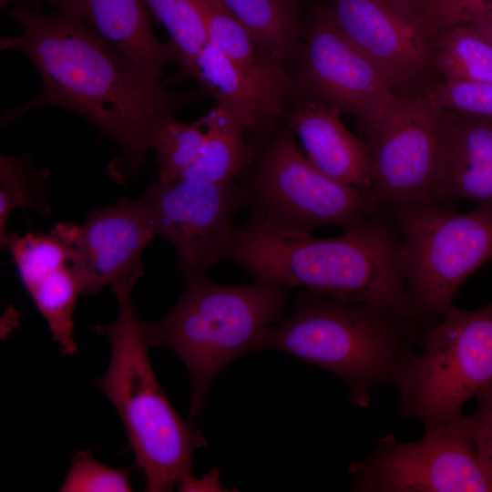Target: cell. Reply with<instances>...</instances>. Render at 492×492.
<instances>
[{"mask_svg": "<svg viewBox=\"0 0 492 492\" xmlns=\"http://www.w3.org/2000/svg\"><path fill=\"white\" fill-rule=\"evenodd\" d=\"M182 294L161 319L141 321L149 346L164 345L191 376L190 416H199L210 385L234 359L258 351L269 328L285 316L290 288L255 282L221 285L207 276L186 278Z\"/></svg>", "mask_w": 492, "mask_h": 492, "instance_id": "obj_5", "label": "cell"}, {"mask_svg": "<svg viewBox=\"0 0 492 492\" xmlns=\"http://www.w3.org/2000/svg\"><path fill=\"white\" fill-rule=\"evenodd\" d=\"M56 228L72 246V264L85 296L142 277L143 251L157 236L141 199L98 207L81 226Z\"/></svg>", "mask_w": 492, "mask_h": 492, "instance_id": "obj_14", "label": "cell"}, {"mask_svg": "<svg viewBox=\"0 0 492 492\" xmlns=\"http://www.w3.org/2000/svg\"><path fill=\"white\" fill-rule=\"evenodd\" d=\"M259 45L287 66L296 62L303 20L296 0H221Z\"/></svg>", "mask_w": 492, "mask_h": 492, "instance_id": "obj_20", "label": "cell"}, {"mask_svg": "<svg viewBox=\"0 0 492 492\" xmlns=\"http://www.w3.org/2000/svg\"><path fill=\"white\" fill-rule=\"evenodd\" d=\"M135 282L112 287L119 306L118 316L111 324L94 327L108 339L111 354L108 370L93 383L124 425L136 464L145 476V491H187L196 478L194 453L206 441L175 411L158 382L132 302Z\"/></svg>", "mask_w": 492, "mask_h": 492, "instance_id": "obj_4", "label": "cell"}, {"mask_svg": "<svg viewBox=\"0 0 492 492\" xmlns=\"http://www.w3.org/2000/svg\"><path fill=\"white\" fill-rule=\"evenodd\" d=\"M475 397L477 406L466 415V423L478 456L492 479V385Z\"/></svg>", "mask_w": 492, "mask_h": 492, "instance_id": "obj_31", "label": "cell"}, {"mask_svg": "<svg viewBox=\"0 0 492 492\" xmlns=\"http://www.w3.org/2000/svg\"><path fill=\"white\" fill-rule=\"evenodd\" d=\"M470 25L492 43V17L479 20Z\"/></svg>", "mask_w": 492, "mask_h": 492, "instance_id": "obj_34", "label": "cell"}, {"mask_svg": "<svg viewBox=\"0 0 492 492\" xmlns=\"http://www.w3.org/2000/svg\"><path fill=\"white\" fill-rule=\"evenodd\" d=\"M157 235L170 242L185 279L207 276L227 260L244 208L236 181L212 183L190 179L153 183L141 198Z\"/></svg>", "mask_w": 492, "mask_h": 492, "instance_id": "obj_12", "label": "cell"}, {"mask_svg": "<svg viewBox=\"0 0 492 492\" xmlns=\"http://www.w3.org/2000/svg\"><path fill=\"white\" fill-rule=\"evenodd\" d=\"M420 94L446 110L492 117V84L432 81Z\"/></svg>", "mask_w": 492, "mask_h": 492, "instance_id": "obj_29", "label": "cell"}, {"mask_svg": "<svg viewBox=\"0 0 492 492\" xmlns=\"http://www.w3.org/2000/svg\"><path fill=\"white\" fill-rule=\"evenodd\" d=\"M59 12L81 19L146 75L162 79L173 62L169 44L156 36L143 0H49Z\"/></svg>", "mask_w": 492, "mask_h": 492, "instance_id": "obj_18", "label": "cell"}, {"mask_svg": "<svg viewBox=\"0 0 492 492\" xmlns=\"http://www.w3.org/2000/svg\"><path fill=\"white\" fill-rule=\"evenodd\" d=\"M26 290L46 320L62 354H74L77 344L74 340L73 313L82 289L73 264L46 274Z\"/></svg>", "mask_w": 492, "mask_h": 492, "instance_id": "obj_23", "label": "cell"}, {"mask_svg": "<svg viewBox=\"0 0 492 492\" xmlns=\"http://www.w3.org/2000/svg\"><path fill=\"white\" fill-rule=\"evenodd\" d=\"M48 172L37 168L26 154L0 157V241L5 247L8 232L7 220L15 209L32 208L48 216Z\"/></svg>", "mask_w": 492, "mask_h": 492, "instance_id": "obj_25", "label": "cell"}, {"mask_svg": "<svg viewBox=\"0 0 492 492\" xmlns=\"http://www.w3.org/2000/svg\"><path fill=\"white\" fill-rule=\"evenodd\" d=\"M203 14L208 41L230 60L263 80L294 84L287 66L270 55L221 0H198Z\"/></svg>", "mask_w": 492, "mask_h": 492, "instance_id": "obj_19", "label": "cell"}, {"mask_svg": "<svg viewBox=\"0 0 492 492\" xmlns=\"http://www.w3.org/2000/svg\"><path fill=\"white\" fill-rule=\"evenodd\" d=\"M13 0H0V6H1V9H4L8 4L9 2H11ZM49 1V0H47Z\"/></svg>", "mask_w": 492, "mask_h": 492, "instance_id": "obj_35", "label": "cell"}, {"mask_svg": "<svg viewBox=\"0 0 492 492\" xmlns=\"http://www.w3.org/2000/svg\"><path fill=\"white\" fill-rule=\"evenodd\" d=\"M169 35L173 62L179 77H194L196 60L208 44V35L198 0H143Z\"/></svg>", "mask_w": 492, "mask_h": 492, "instance_id": "obj_24", "label": "cell"}, {"mask_svg": "<svg viewBox=\"0 0 492 492\" xmlns=\"http://www.w3.org/2000/svg\"><path fill=\"white\" fill-rule=\"evenodd\" d=\"M295 96L353 116L364 132L399 97L380 68L334 25L323 5L303 22Z\"/></svg>", "mask_w": 492, "mask_h": 492, "instance_id": "obj_10", "label": "cell"}, {"mask_svg": "<svg viewBox=\"0 0 492 492\" xmlns=\"http://www.w3.org/2000/svg\"><path fill=\"white\" fill-rule=\"evenodd\" d=\"M380 207L333 238L272 225L251 215L236 228L227 261L255 282L306 291L344 302L398 311L415 320L405 283L403 246Z\"/></svg>", "mask_w": 492, "mask_h": 492, "instance_id": "obj_2", "label": "cell"}, {"mask_svg": "<svg viewBox=\"0 0 492 492\" xmlns=\"http://www.w3.org/2000/svg\"><path fill=\"white\" fill-rule=\"evenodd\" d=\"M422 325L398 311L305 290L291 313L267 330L258 351H281L335 374L348 386L350 401L366 407L375 387L395 386L416 355Z\"/></svg>", "mask_w": 492, "mask_h": 492, "instance_id": "obj_3", "label": "cell"}, {"mask_svg": "<svg viewBox=\"0 0 492 492\" xmlns=\"http://www.w3.org/2000/svg\"><path fill=\"white\" fill-rule=\"evenodd\" d=\"M492 205V117L443 109L434 204Z\"/></svg>", "mask_w": 492, "mask_h": 492, "instance_id": "obj_15", "label": "cell"}, {"mask_svg": "<svg viewBox=\"0 0 492 492\" xmlns=\"http://www.w3.org/2000/svg\"><path fill=\"white\" fill-rule=\"evenodd\" d=\"M420 346L395 387L401 415L425 426L463 414L492 385V301L476 310L452 305L427 326Z\"/></svg>", "mask_w": 492, "mask_h": 492, "instance_id": "obj_8", "label": "cell"}, {"mask_svg": "<svg viewBox=\"0 0 492 492\" xmlns=\"http://www.w3.org/2000/svg\"><path fill=\"white\" fill-rule=\"evenodd\" d=\"M194 79L250 133L266 129L285 118L294 99V85L259 78L241 68L208 44L196 60Z\"/></svg>", "mask_w": 492, "mask_h": 492, "instance_id": "obj_16", "label": "cell"}, {"mask_svg": "<svg viewBox=\"0 0 492 492\" xmlns=\"http://www.w3.org/2000/svg\"><path fill=\"white\" fill-rule=\"evenodd\" d=\"M443 108L422 94L399 96L366 132L374 202L434 203Z\"/></svg>", "mask_w": 492, "mask_h": 492, "instance_id": "obj_11", "label": "cell"}, {"mask_svg": "<svg viewBox=\"0 0 492 492\" xmlns=\"http://www.w3.org/2000/svg\"><path fill=\"white\" fill-rule=\"evenodd\" d=\"M424 427V436L414 442H401L392 434L379 438L366 458L349 466L351 490L492 492L466 415Z\"/></svg>", "mask_w": 492, "mask_h": 492, "instance_id": "obj_9", "label": "cell"}, {"mask_svg": "<svg viewBox=\"0 0 492 492\" xmlns=\"http://www.w3.org/2000/svg\"><path fill=\"white\" fill-rule=\"evenodd\" d=\"M10 15L22 33L2 37L0 48L27 56L42 85L36 97L5 110L2 123L10 124L42 107L71 110L120 148L110 166L117 180L136 174L159 128L193 96L146 75L81 19L59 11L44 14L22 4Z\"/></svg>", "mask_w": 492, "mask_h": 492, "instance_id": "obj_1", "label": "cell"}, {"mask_svg": "<svg viewBox=\"0 0 492 492\" xmlns=\"http://www.w3.org/2000/svg\"><path fill=\"white\" fill-rule=\"evenodd\" d=\"M230 491V489H224L219 480V472L214 469L210 475L204 477L203 479L195 478L190 486L188 491Z\"/></svg>", "mask_w": 492, "mask_h": 492, "instance_id": "obj_32", "label": "cell"}, {"mask_svg": "<svg viewBox=\"0 0 492 492\" xmlns=\"http://www.w3.org/2000/svg\"><path fill=\"white\" fill-rule=\"evenodd\" d=\"M206 138L203 122L166 120L157 130L151 149L155 151L158 182L179 179L196 160Z\"/></svg>", "mask_w": 492, "mask_h": 492, "instance_id": "obj_27", "label": "cell"}, {"mask_svg": "<svg viewBox=\"0 0 492 492\" xmlns=\"http://www.w3.org/2000/svg\"><path fill=\"white\" fill-rule=\"evenodd\" d=\"M323 7L398 96L418 95L434 81V35L424 19L390 0H327Z\"/></svg>", "mask_w": 492, "mask_h": 492, "instance_id": "obj_13", "label": "cell"}, {"mask_svg": "<svg viewBox=\"0 0 492 492\" xmlns=\"http://www.w3.org/2000/svg\"><path fill=\"white\" fill-rule=\"evenodd\" d=\"M284 120L316 169L368 194L371 185L368 146L347 129L338 111L295 96Z\"/></svg>", "mask_w": 492, "mask_h": 492, "instance_id": "obj_17", "label": "cell"}, {"mask_svg": "<svg viewBox=\"0 0 492 492\" xmlns=\"http://www.w3.org/2000/svg\"><path fill=\"white\" fill-rule=\"evenodd\" d=\"M250 134L249 161L236 180L250 215L312 233L323 226L353 229L380 207L316 169L285 121Z\"/></svg>", "mask_w": 492, "mask_h": 492, "instance_id": "obj_6", "label": "cell"}, {"mask_svg": "<svg viewBox=\"0 0 492 492\" xmlns=\"http://www.w3.org/2000/svg\"><path fill=\"white\" fill-rule=\"evenodd\" d=\"M201 120L206 131L205 141L196 160L179 179L212 183L236 181L250 157L244 128L218 106L205 114Z\"/></svg>", "mask_w": 492, "mask_h": 492, "instance_id": "obj_21", "label": "cell"}, {"mask_svg": "<svg viewBox=\"0 0 492 492\" xmlns=\"http://www.w3.org/2000/svg\"><path fill=\"white\" fill-rule=\"evenodd\" d=\"M492 17V0H427L425 21L436 33L457 25Z\"/></svg>", "mask_w": 492, "mask_h": 492, "instance_id": "obj_30", "label": "cell"}, {"mask_svg": "<svg viewBox=\"0 0 492 492\" xmlns=\"http://www.w3.org/2000/svg\"><path fill=\"white\" fill-rule=\"evenodd\" d=\"M8 248L25 288L46 274L72 264L73 249L55 229L49 234L8 233Z\"/></svg>", "mask_w": 492, "mask_h": 492, "instance_id": "obj_26", "label": "cell"}, {"mask_svg": "<svg viewBox=\"0 0 492 492\" xmlns=\"http://www.w3.org/2000/svg\"><path fill=\"white\" fill-rule=\"evenodd\" d=\"M432 58L440 81L492 84V43L470 24L436 33Z\"/></svg>", "mask_w": 492, "mask_h": 492, "instance_id": "obj_22", "label": "cell"}, {"mask_svg": "<svg viewBox=\"0 0 492 492\" xmlns=\"http://www.w3.org/2000/svg\"><path fill=\"white\" fill-rule=\"evenodd\" d=\"M387 209L402 241L411 313L429 325L454 305L465 281L492 260V205L466 212L434 203Z\"/></svg>", "mask_w": 492, "mask_h": 492, "instance_id": "obj_7", "label": "cell"}, {"mask_svg": "<svg viewBox=\"0 0 492 492\" xmlns=\"http://www.w3.org/2000/svg\"><path fill=\"white\" fill-rule=\"evenodd\" d=\"M405 12L416 15L425 21L427 0H390ZM426 24V23H425Z\"/></svg>", "mask_w": 492, "mask_h": 492, "instance_id": "obj_33", "label": "cell"}, {"mask_svg": "<svg viewBox=\"0 0 492 492\" xmlns=\"http://www.w3.org/2000/svg\"><path fill=\"white\" fill-rule=\"evenodd\" d=\"M128 468L101 464L92 451H79L71 459L70 468L59 489L62 492L132 491Z\"/></svg>", "mask_w": 492, "mask_h": 492, "instance_id": "obj_28", "label": "cell"}]
</instances>
